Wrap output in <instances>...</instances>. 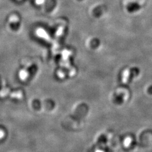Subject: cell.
Segmentation results:
<instances>
[{
  "mask_svg": "<svg viewBox=\"0 0 152 152\" xmlns=\"http://www.w3.org/2000/svg\"><path fill=\"white\" fill-rule=\"evenodd\" d=\"M28 76V73L24 69H22L19 73V77L22 81L26 80Z\"/></svg>",
  "mask_w": 152,
  "mask_h": 152,
  "instance_id": "cell-1",
  "label": "cell"
},
{
  "mask_svg": "<svg viewBox=\"0 0 152 152\" xmlns=\"http://www.w3.org/2000/svg\"><path fill=\"white\" fill-rule=\"evenodd\" d=\"M22 93L20 91H18V92H12L10 94V97L12 98H16L20 99L22 98Z\"/></svg>",
  "mask_w": 152,
  "mask_h": 152,
  "instance_id": "cell-2",
  "label": "cell"
},
{
  "mask_svg": "<svg viewBox=\"0 0 152 152\" xmlns=\"http://www.w3.org/2000/svg\"><path fill=\"white\" fill-rule=\"evenodd\" d=\"M9 93V90L7 88H4L0 91V96L2 98L5 97Z\"/></svg>",
  "mask_w": 152,
  "mask_h": 152,
  "instance_id": "cell-3",
  "label": "cell"
},
{
  "mask_svg": "<svg viewBox=\"0 0 152 152\" xmlns=\"http://www.w3.org/2000/svg\"><path fill=\"white\" fill-rule=\"evenodd\" d=\"M9 20H10V22H11V23H15V22H18V18H17V16L13 15V16H11V17L10 18Z\"/></svg>",
  "mask_w": 152,
  "mask_h": 152,
  "instance_id": "cell-4",
  "label": "cell"
},
{
  "mask_svg": "<svg viewBox=\"0 0 152 152\" xmlns=\"http://www.w3.org/2000/svg\"><path fill=\"white\" fill-rule=\"evenodd\" d=\"M131 142V139L130 138H127L126 139V140H125L124 142V144H125V145L126 147H127L130 145Z\"/></svg>",
  "mask_w": 152,
  "mask_h": 152,
  "instance_id": "cell-5",
  "label": "cell"
},
{
  "mask_svg": "<svg viewBox=\"0 0 152 152\" xmlns=\"http://www.w3.org/2000/svg\"><path fill=\"white\" fill-rule=\"evenodd\" d=\"M4 135H5L4 132L3 131L0 130V139H2L4 137Z\"/></svg>",
  "mask_w": 152,
  "mask_h": 152,
  "instance_id": "cell-6",
  "label": "cell"
},
{
  "mask_svg": "<svg viewBox=\"0 0 152 152\" xmlns=\"http://www.w3.org/2000/svg\"><path fill=\"white\" fill-rule=\"evenodd\" d=\"M44 0H36V2L37 4H41L42 3H43Z\"/></svg>",
  "mask_w": 152,
  "mask_h": 152,
  "instance_id": "cell-7",
  "label": "cell"
},
{
  "mask_svg": "<svg viewBox=\"0 0 152 152\" xmlns=\"http://www.w3.org/2000/svg\"><path fill=\"white\" fill-rule=\"evenodd\" d=\"M96 152H104L103 151H99V150H98L97 151H96Z\"/></svg>",
  "mask_w": 152,
  "mask_h": 152,
  "instance_id": "cell-8",
  "label": "cell"
}]
</instances>
